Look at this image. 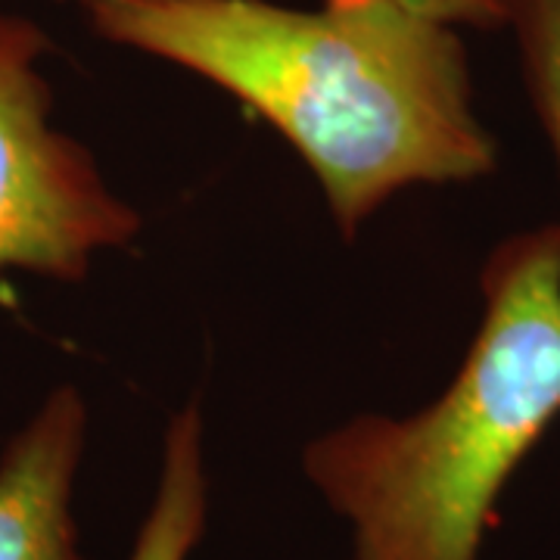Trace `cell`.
Wrapping results in <instances>:
<instances>
[{
	"mask_svg": "<svg viewBox=\"0 0 560 560\" xmlns=\"http://www.w3.org/2000/svg\"><path fill=\"white\" fill-rule=\"evenodd\" d=\"M480 290V330L440 399L355 415L302 452L352 526V560H480L504 486L560 418V224L501 241Z\"/></svg>",
	"mask_w": 560,
	"mask_h": 560,
	"instance_id": "7a4b0ae2",
	"label": "cell"
},
{
	"mask_svg": "<svg viewBox=\"0 0 560 560\" xmlns=\"http://www.w3.org/2000/svg\"><path fill=\"white\" fill-rule=\"evenodd\" d=\"M206 514L209 480L202 460V418L197 401H190L165 427L156 495L128 560H187L200 545Z\"/></svg>",
	"mask_w": 560,
	"mask_h": 560,
	"instance_id": "5b68a950",
	"label": "cell"
},
{
	"mask_svg": "<svg viewBox=\"0 0 560 560\" xmlns=\"http://www.w3.org/2000/svg\"><path fill=\"white\" fill-rule=\"evenodd\" d=\"M88 445V405L57 386L0 455V560H84L72 492Z\"/></svg>",
	"mask_w": 560,
	"mask_h": 560,
	"instance_id": "277c9868",
	"label": "cell"
},
{
	"mask_svg": "<svg viewBox=\"0 0 560 560\" xmlns=\"http://www.w3.org/2000/svg\"><path fill=\"white\" fill-rule=\"evenodd\" d=\"M523 79L560 165V0H508Z\"/></svg>",
	"mask_w": 560,
	"mask_h": 560,
	"instance_id": "8992f818",
	"label": "cell"
},
{
	"mask_svg": "<svg viewBox=\"0 0 560 560\" xmlns=\"http://www.w3.org/2000/svg\"><path fill=\"white\" fill-rule=\"evenodd\" d=\"M415 13L455 28H504L508 0H401Z\"/></svg>",
	"mask_w": 560,
	"mask_h": 560,
	"instance_id": "52a82bcc",
	"label": "cell"
},
{
	"mask_svg": "<svg viewBox=\"0 0 560 560\" xmlns=\"http://www.w3.org/2000/svg\"><path fill=\"white\" fill-rule=\"evenodd\" d=\"M103 40L172 62L265 119L318 178L342 241L408 187L495 172L460 28L401 0H81Z\"/></svg>",
	"mask_w": 560,
	"mask_h": 560,
	"instance_id": "6da1fadb",
	"label": "cell"
},
{
	"mask_svg": "<svg viewBox=\"0 0 560 560\" xmlns=\"http://www.w3.org/2000/svg\"><path fill=\"white\" fill-rule=\"evenodd\" d=\"M47 54L40 25L0 13V268L75 283L101 253L138 237L140 215L94 153L54 125Z\"/></svg>",
	"mask_w": 560,
	"mask_h": 560,
	"instance_id": "3957f363",
	"label": "cell"
}]
</instances>
